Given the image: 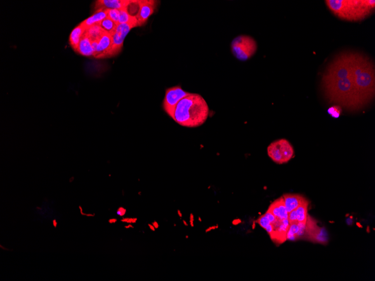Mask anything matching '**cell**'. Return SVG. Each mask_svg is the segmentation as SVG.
<instances>
[{
    "instance_id": "obj_1",
    "label": "cell",
    "mask_w": 375,
    "mask_h": 281,
    "mask_svg": "<svg viewBox=\"0 0 375 281\" xmlns=\"http://www.w3.org/2000/svg\"><path fill=\"white\" fill-rule=\"evenodd\" d=\"M375 65L368 57L354 52L352 75L357 97L361 108L375 96Z\"/></svg>"
},
{
    "instance_id": "obj_2",
    "label": "cell",
    "mask_w": 375,
    "mask_h": 281,
    "mask_svg": "<svg viewBox=\"0 0 375 281\" xmlns=\"http://www.w3.org/2000/svg\"><path fill=\"white\" fill-rule=\"evenodd\" d=\"M210 109L202 96L190 93L177 104L171 118L182 126L194 128L206 121Z\"/></svg>"
},
{
    "instance_id": "obj_3",
    "label": "cell",
    "mask_w": 375,
    "mask_h": 281,
    "mask_svg": "<svg viewBox=\"0 0 375 281\" xmlns=\"http://www.w3.org/2000/svg\"><path fill=\"white\" fill-rule=\"evenodd\" d=\"M325 96L330 103L349 110L361 108L356 95L353 75L335 81L322 83Z\"/></svg>"
},
{
    "instance_id": "obj_4",
    "label": "cell",
    "mask_w": 375,
    "mask_h": 281,
    "mask_svg": "<svg viewBox=\"0 0 375 281\" xmlns=\"http://www.w3.org/2000/svg\"><path fill=\"white\" fill-rule=\"evenodd\" d=\"M325 2L337 17L350 21L364 20L375 10L374 0H328Z\"/></svg>"
},
{
    "instance_id": "obj_5",
    "label": "cell",
    "mask_w": 375,
    "mask_h": 281,
    "mask_svg": "<svg viewBox=\"0 0 375 281\" xmlns=\"http://www.w3.org/2000/svg\"><path fill=\"white\" fill-rule=\"evenodd\" d=\"M233 56L241 61H246L255 55L257 44L253 38L247 35H240L232 40L230 45Z\"/></svg>"
},
{
    "instance_id": "obj_6",
    "label": "cell",
    "mask_w": 375,
    "mask_h": 281,
    "mask_svg": "<svg viewBox=\"0 0 375 281\" xmlns=\"http://www.w3.org/2000/svg\"><path fill=\"white\" fill-rule=\"evenodd\" d=\"M269 157L277 164L288 162L294 156V150L290 143L285 139L272 142L267 147Z\"/></svg>"
},
{
    "instance_id": "obj_7",
    "label": "cell",
    "mask_w": 375,
    "mask_h": 281,
    "mask_svg": "<svg viewBox=\"0 0 375 281\" xmlns=\"http://www.w3.org/2000/svg\"><path fill=\"white\" fill-rule=\"evenodd\" d=\"M189 93L183 90L180 85L167 88L163 103L164 111L171 118L177 104Z\"/></svg>"
},
{
    "instance_id": "obj_8",
    "label": "cell",
    "mask_w": 375,
    "mask_h": 281,
    "mask_svg": "<svg viewBox=\"0 0 375 281\" xmlns=\"http://www.w3.org/2000/svg\"><path fill=\"white\" fill-rule=\"evenodd\" d=\"M157 2L156 1L139 0V10L135 17L139 26L144 25L149 17L153 14L157 7Z\"/></svg>"
},
{
    "instance_id": "obj_9",
    "label": "cell",
    "mask_w": 375,
    "mask_h": 281,
    "mask_svg": "<svg viewBox=\"0 0 375 281\" xmlns=\"http://www.w3.org/2000/svg\"><path fill=\"white\" fill-rule=\"evenodd\" d=\"M98 46L94 54V57L97 59L112 56V35L105 32L97 40Z\"/></svg>"
},
{
    "instance_id": "obj_10",
    "label": "cell",
    "mask_w": 375,
    "mask_h": 281,
    "mask_svg": "<svg viewBox=\"0 0 375 281\" xmlns=\"http://www.w3.org/2000/svg\"><path fill=\"white\" fill-rule=\"evenodd\" d=\"M132 1L129 0H99L95 2V9H118L126 8Z\"/></svg>"
},
{
    "instance_id": "obj_11",
    "label": "cell",
    "mask_w": 375,
    "mask_h": 281,
    "mask_svg": "<svg viewBox=\"0 0 375 281\" xmlns=\"http://www.w3.org/2000/svg\"><path fill=\"white\" fill-rule=\"evenodd\" d=\"M282 197L288 213L295 210L307 200L305 197L300 194H286L283 195Z\"/></svg>"
},
{
    "instance_id": "obj_12",
    "label": "cell",
    "mask_w": 375,
    "mask_h": 281,
    "mask_svg": "<svg viewBox=\"0 0 375 281\" xmlns=\"http://www.w3.org/2000/svg\"><path fill=\"white\" fill-rule=\"evenodd\" d=\"M107 17V9H98L91 17L82 21L81 24L87 28L95 24H99Z\"/></svg>"
},
{
    "instance_id": "obj_13",
    "label": "cell",
    "mask_w": 375,
    "mask_h": 281,
    "mask_svg": "<svg viewBox=\"0 0 375 281\" xmlns=\"http://www.w3.org/2000/svg\"><path fill=\"white\" fill-rule=\"evenodd\" d=\"M76 52H78L79 54L84 56H94V51L92 46L91 40L85 33L81 38Z\"/></svg>"
},
{
    "instance_id": "obj_14",
    "label": "cell",
    "mask_w": 375,
    "mask_h": 281,
    "mask_svg": "<svg viewBox=\"0 0 375 281\" xmlns=\"http://www.w3.org/2000/svg\"><path fill=\"white\" fill-rule=\"evenodd\" d=\"M86 29L87 28L80 23L79 26L73 29L70 34L69 42L71 47L75 51L77 50L81 38L85 32Z\"/></svg>"
},
{
    "instance_id": "obj_15",
    "label": "cell",
    "mask_w": 375,
    "mask_h": 281,
    "mask_svg": "<svg viewBox=\"0 0 375 281\" xmlns=\"http://www.w3.org/2000/svg\"><path fill=\"white\" fill-rule=\"evenodd\" d=\"M119 24H130L135 26V27L139 26L136 17L129 14L126 7L120 10Z\"/></svg>"
},
{
    "instance_id": "obj_16",
    "label": "cell",
    "mask_w": 375,
    "mask_h": 281,
    "mask_svg": "<svg viewBox=\"0 0 375 281\" xmlns=\"http://www.w3.org/2000/svg\"><path fill=\"white\" fill-rule=\"evenodd\" d=\"M105 31L99 24H95L86 29L85 34L89 37L90 40H98Z\"/></svg>"
},
{
    "instance_id": "obj_17",
    "label": "cell",
    "mask_w": 375,
    "mask_h": 281,
    "mask_svg": "<svg viewBox=\"0 0 375 281\" xmlns=\"http://www.w3.org/2000/svg\"><path fill=\"white\" fill-rule=\"evenodd\" d=\"M309 201L307 199L300 207L295 209L297 215V221L298 223H305L308 217Z\"/></svg>"
},
{
    "instance_id": "obj_18",
    "label": "cell",
    "mask_w": 375,
    "mask_h": 281,
    "mask_svg": "<svg viewBox=\"0 0 375 281\" xmlns=\"http://www.w3.org/2000/svg\"><path fill=\"white\" fill-rule=\"evenodd\" d=\"M99 25L105 31L111 35H112L116 31V27L118 26L117 24H116L108 17H106V19L102 20L101 23L99 24Z\"/></svg>"
},
{
    "instance_id": "obj_19",
    "label": "cell",
    "mask_w": 375,
    "mask_h": 281,
    "mask_svg": "<svg viewBox=\"0 0 375 281\" xmlns=\"http://www.w3.org/2000/svg\"><path fill=\"white\" fill-rule=\"evenodd\" d=\"M299 239V226L298 222L290 224L286 233V240L294 241Z\"/></svg>"
},
{
    "instance_id": "obj_20",
    "label": "cell",
    "mask_w": 375,
    "mask_h": 281,
    "mask_svg": "<svg viewBox=\"0 0 375 281\" xmlns=\"http://www.w3.org/2000/svg\"><path fill=\"white\" fill-rule=\"evenodd\" d=\"M133 28H135V26L130 24H119L117 26L115 32L125 40L127 34Z\"/></svg>"
},
{
    "instance_id": "obj_21",
    "label": "cell",
    "mask_w": 375,
    "mask_h": 281,
    "mask_svg": "<svg viewBox=\"0 0 375 281\" xmlns=\"http://www.w3.org/2000/svg\"><path fill=\"white\" fill-rule=\"evenodd\" d=\"M107 15L108 18L112 20L116 24H119L120 17V10L118 9H107Z\"/></svg>"
},
{
    "instance_id": "obj_22",
    "label": "cell",
    "mask_w": 375,
    "mask_h": 281,
    "mask_svg": "<svg viewBox=\"0 0 375 281\" xmlns=\"http://www.w3.org/2000/svg\"><path fill=\"white\" fill-rule=\"evenodd\" d=\"M328 112L332 117L338 118L341 115L342 109L339 106H334L328 110Z\"/></svg>"
},
{
    "instance_id": "obj_23",
    "label": "cell",
    "mask_w": 375,
    "mask_h": 281,
    "mask_svg": "<svg viewBox=\"0 0 375 281\" xmlns=\"http://www.w3.org/2000/svg\"><path fill=\"white\" fill-rule=\"evenodd\" d=\"M256 222L260 225L261 227L264 229H265L270 224H271L269 218L265 214L261 216Z\"/></svg>"
},
{
    "instance_id": "obj_24",
    "label": "cell",
    "mask_w": 375,
    "mask_h": 281,
    "mask_svg": "<svg viewBox=\"0 0 375 281\" xmlns=\"http://www.w3.org/2000/svg\"><path fill=\"white\" fill-rule=\"evenodd\" d=\"M138 221L137 217H122L120 222L126 224H135Z\"/></svg>"
},
{
    "instance_id": "obj_25",
    "label": "cell",
    "mask_w": 375,
    "mask_h": 281,
    "mask_svg": "<svg viewBox=\"0 0 375 281\" xmlns=\"http://www.w3.org/2000/svg\"><path fill=\"white\" fill-rule=\"evenodd\" d=\"M288 219L290 224L293 223L298 222L297 213H296L295 210H293L288 213Z\"/></svg>"
},
{
    "instance_id": "obj_26",
    "label": "cell",
    "mask_w": 375,
    "mask_h": 281,
    "mask_svg": "<svg viewBox=\"0 0 375 281\" xmlns=\"http://www.w3.org/2000/svg\"><path fill=\"white\" fill-rule=\"evenodd\" d=\"M265 216H266L268 218H269V221H270V223H271V224H273V223H274L275 222H276V221L277 220V218H276V217H275L274 216V215H273V214L271 213V212H270L269 211H267V212H266V213L265 214Z\"/></svg>"
},
{
    "instance_id": "obj_27",
    "label": "cell",
    "mask_w": 375,
    "mask_h": 281,
    "mask_svg": "<svg viewBox=\"0 0 375 281\" xmlns=\"http://www.w3.org/2000/svg\"><path fill=\"white\" fill-rule=\"evenodd\" d=\"M127 210L125 208H124L123 207H120L118 208L117 211H116V213L118 216L120 217H124L126 215Z\"/></svg>"
},
{
    "instance_id": "obj_28",
    "label": "cell",
    "mask_w": 375,
    "mask_h": 281,
    "mask_svg": "<svg viewBox=\"0 0 375 281\" xmlns=\"http://www.w3.org/2000/svg\"><path fill=\"white\" fill-rule=\"evenodd\" d=\"M194 220H195L194 216L193 213H191L189 215V225H190V227H194Z\"/></svg>"
},
{
    "instance_id": "obj_29",
    "label": "cell",
    "mask_w": 375,
    "mask_h": 281,
    "mask_svg": "<svg viewBox=\"0 0 375 281\" xmlns=\"http://www.w3.org/2000/svg\"><path fill=\"white\" fill-rule=\"evenodd\" d=\"M265 230H266V231H267V232L269 233V235L270 236V235H271L272 233H273V231H274V227H273V225H272V224H270V225H269V226H267V227L265 228Z\"/></svg>"
},
{
    "instance_id": "obj_30",
    "label": "cell",
    "mask_w": 375,
    "mask_h": 281,
    "mask_svg": "<svg viewBox=\"0 0 375 281\" xmlns=\"http://www.w3.org/2000/svg\"><path fill=\"white\" fill-rule=\"evenodd\" d=\"M218 228V225H217H217H216L215 226H210V227H209L207 228V229H206V230H205V232H206V233H208V232H209L211 231L215 230H216V229H217Z\"/></svg>"
},
{
    "instance_id": "obj_31",
    "label": "cell",
    "mask_w": 375,
    "mask_h": 281,
    "mask_svg": "<svg viewBox=\"0 0 375 281\" xmlns=\"http://www.w3.org/2000/svg\"><path fill=\"white\" fill-rule=\"evenodd\" d=\"M118 222V219L115 218H112L108 220V223L110 224H115L116 222Z\"/></svg>"
},
{
    "instance_id": "obj_32",
    "label": "cell",
    "mask_w": 375,
    "mask_h": 281,
    "mask_svg": "<svg viewBox=\"0 0 375 281\" xmlns=\"http://www.w3.org/2000/svg\"><path fill=\"white\" fill-rule=\"evenodd\" d=\"M241 222V219H238H238H234L232 221V224L233 225H234V226H236V225L240 224Z\"/></svg>"
},
{
    "instance_id": "obj_33",
    "label": "cell",
    "mask_w": 375,
    "mask_h": 281,
    "mask_svg": "<svg viewBox=\"0 0 375 281\" xmlns=\"http://www.w3.org/2000/svg\"><path fill=\"white\" fill-rule=\"evenodd\" d=\"M152 225L154 226V228H155L156 230L158 229V228H159V227H160V225H159V223H158V222L156 221H153V222H152Z\"/></svg>"
},
{
    "instance_id": "obj_34",
    "label": "cell",
    "mask_w": 375,
    "mask_h": 281,
    "mask_svg": "<svg viewBox=\"0 0 375 281\" xmlns=\"http://www.w3.org/2000/svg\"><path fill=\"white\" fill-rule=\"evenodd\" d=\"M124 228L125 229H126V230L133 229V228H134V226L133 225V224H127V225L124 226Z\"/></svg>"
},
{
    "instance_id": "obj_35",
    "label": "cell",
    "mask_w": 375,
    "mask_h": 281,
    "mask_svg": "<svg viewBox=\"0 0 375 281\" xmlns=\"http://www.w3.org/2000/svg\"><path fill=\"white\" fill-rule=\"evenodd\" d=\"M148 227L149 228V230L152 232H155L156 230V229L154 228V226L152 225V223H148Z\"/></svg>"
},
{
    "instance_id": "obj_36",
    "label": "cell",
    "mask_w": 375,
    "mask_h": 281,
    "mask_svg": "<svg viewBox=\"0 0 375 281\" xmlns=\"http://www.w3.org/2000/svg\"><path fill=\"white\" fill-rule=\"evenodd\" d=\"M79 211H80V214H81V216H86V213H84V212H83V208L81 207L80 205V206H79Z\"/></svg>"
},
{
    "instance_id": "obj_37",
    "label": "cell",
    "mask_w": 375,
    "mask_h": 281,
    "mask_svg": "<svg viewBox=\"0 0 375 281\" xmlns=\"http://www.w3.org/2000/svg\"><path fill=\"white\" fill-rule=\"evenodd\" d=\"M177 214H178V216H179V217L181 219V218H182L183 217L182 212L180 211V210L178 209V210L177 211Z\"/></svg>"
},
{
    "instance_id": "obj_38",
    "label": "cell",
    "mask_w": 375,
    "mask_h": 281,
    "mask_svg": "<svg viewBox=\"0 0 375 281\" xmlns=\"http://www.w3.org/2000/svg\"><path fill=\"white\" fill-rule=\"evenodd\" d=\"M52 225H53V227H57V225H58V223H57V222L56 219H53V221H52Z\"/></svg>"
},
{
    "instance_id": "obj_39",
    "label": "cell",
    "mask_w": 375,
    "mask_h": 281,
    "mask_svg": "<svg viewBox=\"0 0 375 281\" xmlns=\"http://www.w3.org/2000/svg\"><path fill=\"white\" fill-rule=\"evenodd\" d=\"M95 214L94 213H86L85 216L87 217H95Z\"/></svg>"
},
{
    "instance_id": "obj_40",
    "label": "cell",
    "mask_w": 375,
    "mask_h": 281,
    "mask_svg": "<svg viewBox=\"0 0 375 281\" xmlns=\"http://www.w3.org/2000/svg\"><path fill=\"white\" fill-rule=\"evenodd\" d=\"M0 248H1V249H2V250H6V251H8V250H10L9 249H7V248H6L5 246H3L2 245H0Z\"/></svg>"
},
{
    "instance_id": "obj_41",
    "label": "cell",
    "mask_w": 375,
    "mask_h": 281,
    "mask_svg": "<svg viewBox=\"0 0 375 281\" xmlns=\"http://www.w3.org/2000/svg\"><path fill=\"white\" fill-rule=\"evenodd\" d=\"M182 222H183V225H184V226H186V227H188V226H189V224H188V222H187V221H185V220H183Z\"/></svg>"
},
{
    "instance_id": "obj_42",
    "label": "cell",
    "mask_w": 375,
    "mask_h": 281,
    "mask_svg": "<svg viewBox=\"0 0 375 281\" xmlns=\"http://www.w3.org/2000/svg\"><path fill=\"white\" fill-rule=\"evenodd\" d=\"M198 221L199 222H202V219L201 217H198Z\"/></svg>"
},
{
    "instance_id": "obj_43",
    "label": "cell",
    "mask_w": 375,
    "mask_h": 281,
    "mask_svg": "<svg viewBox=\"0 0 375 281\" xmlns=\"http://www.w3.org/2000/svg\"><path fill=\"white\" fill-rule=\"evenodd\" d=\"M36 209H37V210H41V209H42V208H41V207H37Z\"/></svg>"
},
{
    "instance_id": "obj_44",
    "label": "cell",
    "mask_w": 375,
    "mask_h": 281,
    "mask_svg": "<svg viewBox=\"0 0 375 281\" xmlns=\"http://www.w3.org/2000/svg\"><path fill=\"white\" fill-rule=\"evenodd\" d=\"M185 239H189V236H188V235H186V236H185Z\"/></svg>"
},
{
    "instance_id": "obj_45",
    "label": "cell",
    "mask_w": 375,
    "mask_h": 281,
    "mask_svg": "<svg viewBox=\"0 0 375 281\" xmlns=\"http://www.w3.org/2000/svg\"><path fill=\"white\" fill-rule=\"evenodd\" d=\"M174 227H176V226H177V225H176V224H175V223H174Z\"/></svg>"
}]
</instances>
